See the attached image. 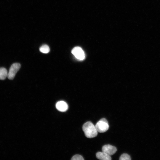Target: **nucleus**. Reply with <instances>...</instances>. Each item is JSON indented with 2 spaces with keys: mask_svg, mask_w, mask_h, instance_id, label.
Listing matches in <instances>:
<instances>
[{
  "mask_svg": "<svg viewBox=\"0 0 160 160\" xmlns=\"http://www.w3.org/2000/svg\"><path fill=\"white\" fill-rule=\"evenodd\" d=\"M82 129L85 136L88 138H92L96 137L97 131L95 126L91 121L85 123L82 126Z\"/></svg>",
  "mask_w": 160,
  "mask_h": 160,
  "instance_id": "1",
  "label": "nucleus"
},
{
  "mask_svg": "<svg viewBox=\"0 0 160 160\" xmlns=\"http://www.w3.org/2000/svg\"><path fill=\"white\" fill-rule=\"evenodd\" d=\"M72 54L79 60H83L85 58V54L82 49L79 47H75L71 51Z\"/></svg>",
  "mask_w": 160,
  "mask_h": 160,
  "instance_id": "4",
  "label": "nucleus"
},
{
  "mask_svg": "<svg viewBox=\"0 0 160 160\" xmlns=\"http://www.w3.org/2000/svg\"><path fill=\"white\" fill-rule=\"evenodd\" d=\"M97 159L101 160H111V158L110 156L103 152H98L96 153Z\"/></svg>",
  "mask_w": 160,
  "mask_h": 160,
  "instance_id": "7",
  "label": "nucleus"
},
{
  "mask_svg": "<svg viewBox=\"0 0 160 160\" xmlns=\"http://www.w3.org/2000/svg\"><path fill=\"white\" fill-rule=\"evenodd\" d=\"M39 50L41 52L44 53H48L50 51L49 47L47 45H44L40 48Z\"/></svg>",
  "mask_w": 160,
  "mask_h": 160,
  "instance_id": "9",
  "label": "nucleus"
},
{
  "mask_svg": "<svg viewBox=\"0 0 160 160\" xmlns=\"http://www.w3.org/2000/svg\"><path fill=\"white\" fill-rule=\"evenodd\" d=\"M8 72L7 70L4 68H0V80H4L7 76Z\"/></svg>",
  "mask_w": 160,
  "mask_h": 160,
  "instance_id": "8",
  "label": "nucleus"
},
{
  "mask_svg": "<svg viewBox=\"0 0 160 160\" xmlns=\"http://www.w3.org/2000/svg\"><path fill=\"white\" fill-rule=\"evenodd\" d=\"M20 67L21 65L19 63H15L12 64L8 73V78L9 80L13 79Z\"/></svg>",
  "mask_w": 160,
  "mask_h": 160,
  "instance_id": "3",
  "label": "nucleus"
},
{
  "mask_svg": "<svg viewBox=\"0 0 160 160\" xmlns=\"http://www.w3.org/2000/svg\"><path fill=\"white\" fill-rule=\"evenodd\" d=\"M102 151L111 156L114 154L117 151L116 148L110 144L105 145L102 148Z\"/></svg>",
  "mask_w": 160,
  "mask_h": 160,
  "instance_id": "5",
  "label": "nucleus"
},
{
  "mask_svg": "<svg viewBox=\"0 0 160 160\" xmlns=\"http://www.w3.org/2000/svg\"><path fill=\"white\" fill-rule=\"evenodd\" d=\"M131 159L130 156L127 153L122 154L120 156V160H130Z\"/></svg>",
  "mask_w": 160,
  "mask_h": 160,
  "instance_id": "10",
  "label": "nucleus"
},
{
  "mask_svg": "<svg viewBox=\"0 0 160 160\" xmlns=\"http://www.w3.org/2000/svg\"><path fill=\"white\" fill-rule=\"evenodd\" d=\"M95 127L97 132L100 133L106 132L109 127L108 121L105 118L101 119L98 121Z\"/></svg>",
  "mask_w": 160,
  "mask_h": 160,
  "instance_id": "2",
  "label": "nucleus"
},
{
  "mask_svg": "<svg viewBox=\"0 0 160 160\" xmlns=\"http://www.w3.org/2000/svg\"><path fill=\"white\" fill-rule=\"evenodd\" d=\"M56 107L58 110L61 112L66 111L68 108L67 103L63 101L57 102L56 104Z\"/></svg>",
  "mask_w": 160,
  "mask_h": 160,
  "instance_id": "6",
  "label": "nucleus"
},
{
  "mask_svg": "<svg viewBox=\"0 0 160 160\" xmlns=\"http://www.w3.org/2000/svg\"><path fill=\"white\" fill-rule=\"evenodd\" d=\"M71 160H84V159L81 155L79 154H76L73 156Z\"/></svg>",
  "mask_w": 160,
  "mask_h": 160,
  "instance_id": "11",
  "label": "nucleus"
}]
</instances>
